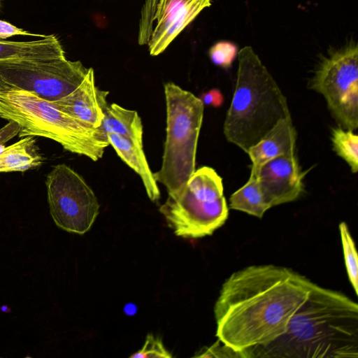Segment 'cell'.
Instances as JSON below:
<instances>
[{"mask_svg": "<svg viewBox=\"0 0 358 358\" xmlns=\"http://www.w3.org/2000/svg\"><path fill=\"white\" fill-rule=\"evenodd\" d=\"M313 282L292 269L253 265L233 273L214 306L216 336L241 357L283 334Z\"/></svg>", "mask_w": 358, "mask_h": 358, "instance_id": "cell-1", "label": "cell"}, {"mask_svg": "<svg viewBox=\"0 0 358 358\" xmlns=\"http://www.w3.org/2000/svg\"><path fill=\"white\" fill-rule=\"evenodd\" d=\"M241 357L357 358L358 305L341 292L313 283L285 333Z\"/></svg>", "mask_w": 358, "mask_h": 358, "instance_id": "cell-2", "label": "cell"}, {"mask_svg": "<svg viewBox=\"0 0 358 358\" xmlns=\"http://www.w3.org/2000/svg\"><path fill=\"white\" fill-rule=\"evenodd\" d=\"M236 83L224 134L245 152L291 114L287 99L251 46L238 52Z\"/></svg>", "mask_w": 358, "mask_h": 358, "instance_id": "cell-3", "label": "cell"}, {"mask_svg": "<svg viewBox=\"0 0 358 358\" xmlns=\"http://www.w3.org/2000/svg\"><path fill=\"white\" fill-rule=\"evenodd\" d=\"M0 117L20 127L19 136H41L59 143L65 150L96 162L110 144L99 128L85 127L52 102L20 90L0 92Z\"/></svg>", "mask_w": 358, "mask_h": 358, "instance_id": "cell-4", "label": "cell"}, {"mask_svg": "<svg viewBox=\"0 0 358 358\" xmlns=\"http://www.w3.org/2000/svg\"><path fill=\"white\" fill-rule=\"evenodd\" d=\"M166 136L161 169L153 173L157 182L174 197L195 171L199 136L204 104L192 92L172 82L164 85Z\"/></svg>", "mask_w": 358, "mask_h": 358, "instance_id": "cell-5", "label": "cell"}, {"mask_svg": "<svg viewBox=\"0 0 358 358\" xmlns=\"http://www.w3.org/2000/svg\"><path fill=\"white\" fill-rule=\"evenodd\" d=\"M168 226L182 238L210 236L229 215L221 177L211 167L202 166L176 196H168L159 208Z\"/></svg>", "mask_w": 358, "mask_h": 358, "instance_id": "cell-6", "label": "cell"}, {"mask_svg": "<svg viewBox=\"0 0 358 358\" xmlns=\"http://www.w3.org/2000/svg\"><path fill=\"white\" fill-rule=\"evenodd\" d=\"M88 71L66 57L0 61V92L24 91L55 102L75 90Z\"/></svg>", "mask_w": 358, "mask_h": 358, "instance_id": "cell-7", "label": "cell"}, {"mask_svg": "<svg viewBox=\"0 0 358 358\" xmlns=\"http://www.w3.org/2000/svg\"><path fill=\"white\" fill-rule=\"evenodd\" d=\"M310 88L325 98L337 122L346 129L358 127V46L353 41L322 58Z\"/></svg>", "mask_w": 358, "mask_h": 358, "instance_id": "cell-8", "label": "cell"}, {"mask_svg": "<svg viewBox=\"0 0 358 358\" xmlns=\"http://www.w3.org/2000/svg\"><path fill=\"white\" fill-rule=\"evenodd\" d=\"M45 185L50 213L56 225L71 233L87 232L99 215V204L84 178L61 164L48 174Z\"/></svg>", "mask_w": 358, "mask_h": 358, "instance_id": "cell-9", "label": "cell"}, {"mask_svg": "<svg viewBox=\"0 0 358 358\" xmlns=\"http://www.w3.org/2000/svg\"><path fill=\"white\" fill-rule=\"evenodd\" d=\"M302 171L296 154L280 155L264 163L255 174L270 206L293 201L303 191Z\"/></svg>", "mask_w": 358, "mask_h": 358, "instance_id": "cell-10", "label": "cell"}, {"mask_svg": "<svg viewBox=\"0 0 358 358\" xmlns=\"http://www.w3.org/2000/svg\"><path fill=\"white\" fill-rule=\"evenodd\" d=\"M108 94L96 85L94 69L89 68L85 79L75 90L52 103L82 124L95 129L102 123Z\"/></svg>", "mask_w": 358, "mask_h": 358, "instance_id": "cell-11", "label": "cell"}, {"mask_svg": "<svg viewBox=\"0 0 358 358\" xmlns=\"http://www.w3.org/2000/svg\"><path fill=\"white\" fill-rule=\"evenodd\" d=\"M210 6L211 0H179L170 4L155 23L147 44L150 55L162 53L203 9Z\"/></svg>", "mask_w": 358, "mask_h": 358, "instance_id": "cell-12", "label": "cell"}, {"mask_svg": "<svg viewBox=\"0 0 358 358\" xmlns=\"http://www.w3.org/2000/svg\"><path fill=\"white\" fill-rule=\"evenodd\" d=\"M296 131L292 117L279 120L257 143L250 148L251 173L256 174L266 162L280 155L295 154Z\"/></svg>", "mask_w": 358, "mask_h": 358, "instance_id": "cell-13", "label": "cell"}, {"mask_svg": "<svg viewBox=\"0 0 358 358\" xmlns=\"http://www.w3.org/2000/svg\"><path fill=\"white\" fill-rule=\"evenodd\" d=\"M106 135L117 155L141 177L149 199L154 202L159 200L160 190L146 159L143 146L115 134Z\"/></svg>", "mask_w": 358, "mask_h": 358, "instance_id": "cell-14", "label": "cell"}, {"mask_svg": "<svg viewBox=\"0 0 358 358\" xmlns=\"http://www.w3.org/2000/svg\"><path fill=\"white\" fill-rule=\"evenodd\" d=\"M64 57L63 46L55 34L30 41L0 40V61Z\"/></svg>", "mask_w": 358, "mask_h": 358, "instance_id": "cell-15", "label": "cell"}, {"mask_svg": "<svg viewBox=\"0 0 358 358\" xmlns=\"http://www.w3.org/2000/svg\"><path fill=\"white\" fill-rule=\"evenodd\" d=\"M99 129L105 135L115 134L143 146V127L136 110L126 109L115 103L108 104Z\"/></svg>", "mask_w": 358, "mask_h": 358, "instance_id": "cell-16", "label": "cell"}, {"mask_svg": "<svg viewBox=\"0 0 358 358\" xmlns=\"http://www.w3.org/2000/svg\"><path fill=\"white\" fill-rule=\"evenodd\" d=\"M43 159L34 136H24L0 150V173L35 169L43 164Z\"/></svg>", "mask_w": 358, "mask_h": 358, "instance_id": "cell-17", "label": "cell"}, {"mask_svg": "<svg viewBox=\"0 0 358 358\" xmlns=\"http://www.w3.org/2000/svg\"><path fill=\"white\" fill-rule=\"evenodd\" d=\"M229 208L262 218L270 206L260 189L257 176L250 173L248 182L231 194Z\"/></svg>", "mask_w": 358, "mask_h": 358, "instance_id": "cell-18", "label": "cell"}, {"mask_svg": "<svg viewBox=\"0 0 358 358\" xmlns=\"http://www.w3.org/2000/svg\"><path fill=\"white\" fill-rule=\"evenodd\" d=\"M331 141L336 154L350 166L352 173L358 171V136L351 130L332 129Z\"/></svg>", "mask_w": 358, "mask_h": 358, "instance_id": "cell-19", "label": "cell"}, {"mask_svg": "<svg viewBox=\"0 0 358 358\" xmlns=\"http://www.w3.org/2000/svg\"><path fill=\"white\" fill-rule=\"evenodd\" d=\"M347 273L356 294H358V257L355 244L348 224L342 222L338 226Z\"/></svg>", "mask_w": 358, "mask_h": 358, "instance_id": "cell-20", "label": "cell"}, {"mask_svg": "<svg viewBox=\"0 0 358 358\" xmlns=\"http://www.w3.org/2000/svg\"><path fill=\"white\" fill-rule=\"evenodd\" d=\"M237 46L230 42L222 41L214 44L209 50V56L213 64L229 68L238 55Z\"/></svg>", "mask_w": 358, "mask_h": 358, "instance_id": "cell-21", "label": "cell"}, {"mask_svg": "<svg viewBox=\"0 0 358 358\" xmlns=\"http://www.w3.org/2000/svg\"><path fill=\"white\" fill-rule=\"evenodd\" d=\"M172 355L166 350L159 337L148 334L141 350L131 355L130 357H160L170 358Z\"/></svg>", "mask_w": 358, "mask_h": 358, "instance_id": "cell-22", "label": "cell"}, {"mask_svg": "<svg viewBox=\"0 0 358 358\" xmlns=\"http://www.w3.org/2000/svg\"><path fill=\"white\" fill-rule=\"evenodd\" d=\"M15 35L22 36H34L43 37L45 35L31 34L27 31L21 28L17 27L16 26L3 20H0V40H5Z\"/></svg>", "mask_w": 358, "mask_h": 358, "instance_id": "cell-23", "label": "cell"}, {"mask_svg": "<svg viewBox=\"0 0 358 358\" xmlns=\"http://www.w3.org/2000/svg\"><path fill=\"white\" fill-rule=\"evenodd\" d=\"M20 131V127L17 122L8 121L5 126L0 129V145L18 135Z\"/></svg>", "mask_w": 358, "mask_h": 358, "instance_id": "cell-24", "label": "cell"}, {"mask_svg": "<svg viewBox=\"0 0 358 358\" xmlns=\"http://www.w3.org/2000/svg\"><path fill=\"white\" fill-rule=\"evenodd\" d=\"M203 104L213 107L220 106L224 101V96L217 89H212L203 93L199 98Z\"/></svg>", "mask_w": 358, "mask_h": 358, "instance_id": "cell-25", "label": "cell"}, {"mask_svg": "<svg viewBox=\"0 0 358 358\" xmlns=\"http://www.w3.org/2000/svg\"><path fill=\"white\" fill-rule=\"evenodd\" d=\"M171 0H159L155 15V23L162 17Z\"/></svg>", "mask_w": 358, "mask_h": 358, "instance_id": "cell-26", "label": "cell"}, {"mask_svg": "<svg viewBox=\"0 0 358 358\" xmlns=\"http://www.w3.org/2000/svg\"><path fill=\"white\" fill-rule=\"evenodd\" d=\"M178 1H179V0H171V2L169 3L168 6H169L171 3H172L173 2ZM168 6H167V7H168Z\"/></svg>", "mask_w": 358, "mask_h": 358, "instance_id": "cell-27", "label": "cell"}, {"mask_svg": "<svg viewBox=\"0 0 358 358\" xmlns=\"http://www.w3.org/2000/svg\"><path fill=\"white\" fill-rule=\"evenodd\" d=\"M1 0H0V4H1Z\"/></svg>", "mask_w": 358, "mask_h": 358, "instance_id": "cell-28", "label": "cell"}]
</instances>
